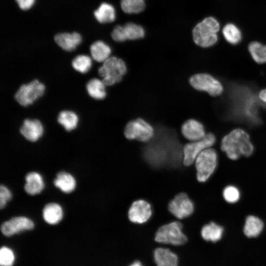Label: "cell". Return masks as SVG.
I'll return each mask as SVG.
<instances>
[{"instance_id":"cell-27","label":"cell","mask_w":266,"mask_h":266,"mask_svg":"<svg viewBox=\"0 0 266 266\" xmlns=\"http://www.w3.org/2000/svg\"><path fill=\"white\" fill-rule=\"evenodd\" d=\"M94 15L96 19L100 23H111L115 20V10L110 4L103 2L94 11Z\"/></svg>"},{"instance_id":"cell-35","label":"cell","mask_w":266,"mask_h":266,"mask_svg":"<svg viewBox=\"0 0 266 266\" xmlns=\"http://www.w3.org/2000/svg\"><path fill=\"white\" fill-rule=\"evenodd\" d=\"M19 8L23 10H27L31 8L35 3V0H15Z\"/></svg>"},{"instance_id":"cell-12","label":"cell","mask_w":266,"mask_h":266,"mask_svg":"<svg viewBox=\"0 0 266 266\" xmlns=\"http://www.w3.org/2000/svg\"><path fill=\"white\" fill-rule=\"evenodd\" d=\"M144 34V30L141 26L129 23L124 26L118 25L114 27L111 33V37L115 41L123 42L141 38Z\"/></svg>"},{"instance_id":"cell-32","label":"cell","mask_w":266,"mask_h":266,"mask_svg":"<svg viewBox=\"0 0 266 266\" xmlns=\"http://www.w3.org/2000/svg\"><path fill=\"white\" fill-rule=\"evenodd\" d=\"M223 196L227 202L234 203L238 201L240 198L239 189L233 185H228L223 190Z\"/></svg>"},{"instance_id":"cell-30","label":"cell","mask_w":266,"mask_h":266,"mask_svg":"<svg viewBox=\"0 0 266 266\" xmlns=\"http://www.w3.org/2000/svg\"><path fill=\"white\" fill-rule=\"evenodd\" d=\"M222 33L225 39L231 44H236L241 40V32L233 24L226 25L223 29Z\"/></svg>"},{"instance_id":"cell-37","label":"cell","mask_w":266,"mask_h":266,"mask_svg":"<svg viewBox=\"0 0 266 266\" xmlns=\"http://www.w3.org/2000/svg\"><path fill=\"white\" fill-rule=\"evenodd\" d=\"M129 266H143V265L140 261H135L131 264Z\"/></svg>"},{"instance_id":"cell-31","label":"cell","mask_w":266,"mask_h":266,"mask_svg":"<svg viewBox=\"0 0 266 266\" xmlns=\"http://www.w3.org/2000/svg\"><path fill=\"white\" fill-rule=\"evenodd\" d=\"M144 0H121V7L128 14H137L142 12L145 8Z\"/></svg>"},{"instance_id":"cell-29","label":"cell","mask_w":266,"mask_h":266,"mask_svg":"<svg viewBox=\"0 0 266 266\" xmlns=\"http://www.w3.org/2000/svg\"><path fill=\"white\" fill-rule=\"evenodd\" d=\"M92 65L91 58L86 55L81 54L75 56L71 61V66L76 71L82 74L88 72Z\"/></svg>"},{"instance_id":"cell-17","label":"cell","mask_w":266,"mask_h":266,"mask_svg":"<svg viewBox=\"0 0 266 266\" xmlns=\"http://www.w3.org/2000/svg\"><path fill=\"white\" fill-rule=\"evenodd\" d=\"M56 43L66 51H72L82 42V38L77 32L61 33L56 34L54 37Z\"/></svg>"},{"instance_id":"cell-22","label":"cell","mask_w":266,"mask_h":266,"mask_svg":"<svg viewBox=\"0 0 266 266\" xmlns=\"http://www.w3.org/2000/svg\"><path fill=\"white\" fill-rule=\"evenodd\" d=\"M264 224L259 217L254 215L248 216L243 227L244 234L249 238L258 236L263 230Z\"/></svg>"},{"instance_id":"cell-10","label":"cell","mask_w":266,"mask_h":266,"mask_svg":"<svg viewBox=\"0 0 266 266\" xmlns=\"http://www.w3.org/2000/svg\"><path fill=\"white\" fill-rule=\"evenodd\" d=\"M216 141L215 135L208 133L202 139L191 141L183 147V164L190 166L195 161L197 156L204 149L213 146Z\"/></svg>"},{"instance_id":"cell-16","label":"cell","mask_w":266,"mask_h":266,"mask_svg":"<svg viewBox=\"0 0 266 266\" xmlns=\"http://www.w3.org/2000/svg\"><path fill=\"white\" fill-rule=\"evenodd\" d=\"M181 131L183 136L190 141L199 140L206 134L203 125L194 119L185 121L181 126Z\"/></svg>"},{"instance_id":"cell-33","label":"cell","mask_w":266,"mask_h":266,"mask_svg":"<svg viewBox=\"0 0 266 266\" xmlns=\"http://www.w3.org/2000/svg\"><path fill=\"white\" fill-rule=\"evenodd\" d=\"M15 261V255L12 250L3 246L0 249V266H12Z\"/></svg>"},{"instance_id":"cell-13","label":"cell","mask_w":266,"mask_h":266,"mask_svg":"<svg viewBox=\"0 0 266 266\" xmlns=\"http://www.w3.org/2000/svg\"><path fill=\"white\" fill-rule=\"evenodd\" d=\"M152 214L150 204L143 200H138L133 202L128 211L130 221L135 224L146 222Z\"/></svg>"},{"instance_id":"cell-9","label":"cell","mask_w":266,"mask_h":266,"mask_svg":"<svg viewBox=\"0 0 266 266\" xmlns=\"http://www.w3.org/2000/svg\"><path fill=\"white\" fill-rule=\"evenodd\" d=\"M189 83L195 89L205 92L213 97L222 94L223 87L221 83L212 75L205 73H197L189 79Z\"/></svg>"},{"instance_id":"cell-1","label":"cell","mask_w":266,"mask_h":266,"mask_svg":"<svg viewBox=\"0 0 266 266\" xmlns=\"http://www.w3.org/2000/svg\"><path fill=\"white\" fill-rule=\"evenodd\" d=\"M145 148L143 154L149 165L155 167L177 166L183 163V147L174 137L160 135Z\"/></svg>"},{"instance_id":"cell-6","label":"cell","mask_w":266,"mask_h":266,"mask_svg":"<svg viewBox=\"0 0 266 266\" xmlns=\"http://www.w3.org/2000/svg\"><path fill=\"white\" fill-rule=\"evenodd\" d=\"M155 240L158 243L173 245H181L187 241L182 232V225L178 221L162 226L156 233Z\"/></svg>"},{"instance_id":"cell-25","label":"cell","mask_w":266,"mask_h":266,"mask_svg":"<svg viewBox=\"0 0 266 266\" xmlns=\"http://www.w3.org/2000/svg\"><path fill=\"white\" fill-rule=\"evenodd\" d=\"M79 118L73 111L68 110L61 111L57 116L58 124L63 126L66 132L75 130L78 125Z\"/></svg>"},{"instance_id":"cell-24","label":"cell","mask_w":266,"mask_h":266,"mask_svg":"<svg viewBox=\"0 0 266 266\" xmlns=\"http://www.w3.org/2000/svg\"><path fill=\"white\" fill-rule=\"evenodd\" d=\"M223 233L224 228L221 226L211 222L202 227L200 234L204 240L216 242L221 239Z\"/></svg>"},{"instance_id":"cell-28","label":"cell","mask_w":266,"mask_h":266,"mask_svg":"<svg viewBox=\"0 0 266 266\" xmlns=\"http://www.w3.org/2000/svg\"><path fill=\"white\" fill-rule=\"evenodd\" d=\"M248 50L253 59L258 64L266 63V45L257 41L251 42Z\"/></svg>"},{"instance_id":"cell-14","label":"cell","mask_w":266,"mask_h":266,"mask_svg":"<svg viewBox=\"0 0 266 266\" xmlns=\"http://www.w3.org/2000/svg\"><path fill=\"white\" fill-rule=\"evenodd\" d=\"M33 228L34 223L32 220L24 216H18L2 223L1 232L5 236H10L24 231L31 230Z\"/></svg>"},{"instance_id":"cell-36","label":"cell","mask_w":266,"mask_h":266,"mask_svg":"<svg viewBox=\"0 0 266 266\" xmlns=\"http://www.w3.org/2000/svg\"><path fill=\"white\" fill-rule=\"evenodd\" d=\"M258 96L260 100L266 104V89H265L260 92Z\"/></svg>"},{"instance_id":"cell-34","label":"cell","mask_w":266,"mask_h":266,"mask_svg":"<svg viewBox=\"0 0 266 266\" xmlns=\"http://www.w3.org/2000/svg\"><path fill=\"white\" fill-rule=\"evenodd\" d=\"M12 195L10 190L5 186L1 185L0 187V207L3 208L7 202L11 198Z\"/></svg>"},{"instance_id":"cell-5","label":"cell","mask_w":266,"mask_h":266,"mask_svg":"<svg viewBox=\"0 0 266 266\" xmlns=\"http://www.w3.org/2000/svg\"><path fill=\"white\" fill-rule=\"evenodd\" d=\"M195 164L198 181H206L217 166L218 155L216 150L211 147L204 149L197 156Z\"/></svg>"},{"instance_id":"cell-11","label":"cell","mask_w":266,"mask_h":266,"mask_svg":"<svg viewBox=\"0 0 266 266\" xmlns=\"http://www.w3.org/2000/svg\"><path fill=\"white\" fill-rule=\"evenodd\" d=\"M168 209L176 218L183 219L193 214L194 204L186 193H181L169 202Z\"/></svg>"},{"instance_id":"cell-21","label":"cell","mask_w":266,"mask_h":266,"mask_svg":"<svg viewBox=\"0 0 266 266\" xmlns=\"http://www.w3.org/2000/svg\"><path fill=\"white\" fill-rule=\"evenodd\" d=\"M90 51L92 58L98 63L105 62L111 53L110 46L101 40L93 42L90 46Z\"/></svg>"},{"instance_id":"cell-19","label":"cell","mask_w":266,"mask_h":266,"mask_svg":"<svg viewBox=\"0 0 266 266\" xmlns=\"http://www.w3.org/2000/svg\"><path fill=\"white\" fill-rule=\"evenodd\" d=\"M26 184L24 189L30 195H35L41 193L44 187L43 178L41 175L36 172H31L25 177Z\"/></svg>"},{"instance_id":"cell-23","label":"cell","mask_w":266,"mask_h":266,"mask_svg":"<svg viewBox=\"0 0 266 266\" xmlns=\"http://www.w3.org/2000/svg\"><path fill=\"white\" fill-rule=\"evenodd\" d=\"M42 215L46 223L50 225H55L62 219L63 211L59 204L56 203H50L44 207Z\"/></svg>"},{"instance_id":"cell-4","label":"cell","mask_w":266,"mask_h":266,"mask_svg":"<svg viewBox=\"0 0 266 266\" xmlns=\"http://www.w3.org/2000/svg\"><path fill=\"white\" fill-rule=\"evenodd\" d=\"M127 71L125 62L121 58L110 56L98 69V73L106 86L120 82Z\"/></svg>"},{"instance_id":"cell-2","label":"cell","mask_w":266,"mask_h":266,"mask_svg":"<svg viewBox=\"0 0 266 266\" xmlns=\"http://www.w3.org/2000/svg\"><path fill=\"white\" fill-rule=\"evenodd\" d=\"M221 148L232 160L242 156L249 157L254 150L248 133L241 129H234L226 135L222 139Z\"/></svg>"},{"instance_id":"cell-7","label":"cell","mask_w":266,"mask_h":266,"mask_svg":"<svg viewBox=\"0 0 266 266\" xmlns=\"http://www.w3.org/2000/svg\"><path fill=\"white\" fill-rule=\"evenodd\" d=\"M45 86L37 79H33L27 84H22L14 94L16 101L22 106L32 104L43 96Z\"/></svg>"},{"instance_id":"cell-3","label":"cell","mask_w":266,"mask_h":266,"mask_svg":"<svg viewBox=\"0 0 266 266\" xmlns=\"http://www.w3.org/2000/svg\"><path fill=\"white\" fill-rule=\"evenodd\" d=\"M219 30V23L216 19L212 17L205 18L194 28V41L202 47L211 46L218 40L217 33Z\"/></svg>"},{"instance_id":"cell-18","label":"cell","mask_w":266,"mask_h":266,"mask_svg":"<svg viewBox=\"0 0 266 266\" xmlns=\"http://www.w3.org/2000/svg\"><path fill=\"white\" fill-rule=\"evenodd\" d=\"M154 259L157 266H178L177 255L168 248H157L154 252Z\"/></svg>"},{"instance_id":"cell-8","label":"cell","mask_w":266,"mask_h":266,"mask_svg":"<svg viewBox=\"0 0 266 266\" xmlns=\"http://www.w3.org/2000/svg\"><path fill=\"white\" fill-rule=\"evenodd\" d=\"M124 134L129 140L140 142L150 141L155 135V130L149 123L138 118L129 121L126 125Z\"/></svg>"},{"instance_id":"cell-26","label":"cell","mask_w":266,"mask_h":266,"mask_svg":"<svg viewBox=\"0 0 266 266\" xmlns=\"http://www.w3.org/2000/svg\"><path fill=\"white\" fill-rule=\"evenodd\" d=\"M56 187L63 192L69 193L72 192L76 187V181L74 177L66 172H60L54 181Z\"/></svg>"},{"instance_id":"cell-15","label":"cell","mask_w":266,"mask_h":266,"mask_svg":"<svg viewBox=\"0 0 266 266\" xmlns=\"http://www.w3.org/2000/svg\"><path fill=\"white\" fill-rule=\"evenodd\" d=\"M19 131L26 139L31 142H35L42 136L44 128L39 120L25 119Z\"/></svg>"},{"instance_id":"cell-20","label":"cell","mask_w":266,"mask_h":266,"mask_svg":"<svg viewBox=\"0 0 266 266\" xmlns=\"http://www.w3.org/2000/svg\"><path fill=\"white\" fill-rule=\"evenodd\" d=\"M106 86L101 79L93 78L88 81L85 87L91 98L96 100H102L107 95Z\"/></svg>"}]
</instances>
